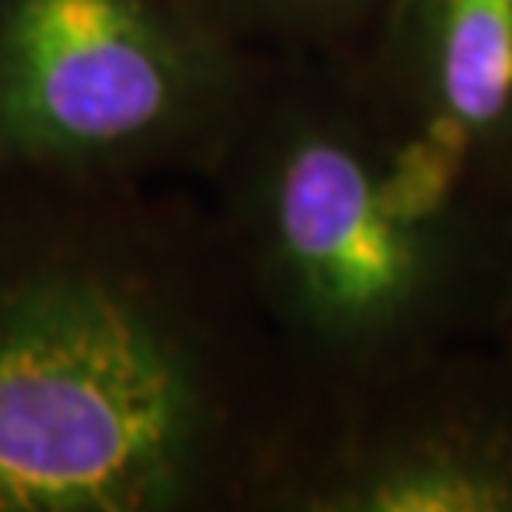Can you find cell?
<instances>
[{"mask_svg":"<svg viewBox=\"0 0 512 512\" xmlns=\"http://www.w3.org/2000/svg\"><path fill=\"white\" fill-rule=\"evenodd\" d=\"M153 180L0 167V512L276 499L220 300L227 237Z\"/></svg>","mask_w":512,"mask_h":512,"instance_id":"cell-1","label":"cell"},{"mask_svg":"<svg viewBox=\"0 0 512 512\" xmlns=\"http://www.w3.org/2000/svg\"><path fill=\"white\" fill-rule=\"evenodd\" d=\"M213 170L230 180L227 247L260 313L316 363H353L399 336L443 276V210L399 157L316 90L250 104Z\"/></svg>","mask_w":512,"mask_h":512,"instance_id":"cell-2","label":"cell"},{"mask_svg":"<svg viewBox=\"0 0 512 512\" xmlns=\"http://www.w3.org/2000/svg\"><path fill=\"white\" fill-rule=\"evenodd\" d=\"M256 77L207 0H0V167L213 170Z\"/></svg>","mask_w":512,"mask_h":512,"instance_id":"cell-3","label":"cell"},{"mask_svg":"<svg viewBox=\"0 0 512 512\" xmlns=\"http://www.w3.org/2000/svg\"><path fill=\"white\" fill-rule=\"evenodd\" d=\"M389 74L403 90L399 153L439 207L512 147V0H393Z\"/></svg>","mask_w":512,"mask_h":512,"instance_id":"cell-4","label":"cell"},{"mask_svg":"<svg viewBox=\"0 0 512 512\" xmlns=\"http://www.w3.org/2000/svg\"><path fill=\"white\" fill-rule=\"evenodd\" d=\"M310 512H512V446L479 436L313 456L280 499Z\"/></svg>","mask_w":512,"mask_h":512,"instance_id":"cell-5","label":"cell"},{"mask_svg":"<svg viewBox=\"0 0 512 512\" xmlns=\"http://www.w3.org/2000/svg\"><path fill=\"white\" fill-rule=\"evenodd\" d=\"M207 4L243 44L250 37L306 44V40H330L343 34L380 0H207Z\"/></svg>","mask_w":512,"mask_h":512,"instance_id":"cell-6","label":"cell"}]
</instances>
